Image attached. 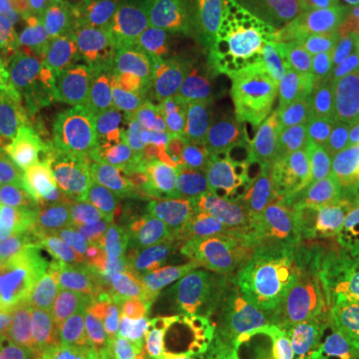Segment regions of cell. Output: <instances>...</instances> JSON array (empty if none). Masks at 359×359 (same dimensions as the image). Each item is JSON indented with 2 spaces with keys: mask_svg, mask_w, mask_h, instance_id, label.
<instances>
[{
  "mask_svg": "<svg viewBox=\"0 0 359 359\" xmlns=\"http://www.w3.org/2000/svg\"><path fill=\"white\" fill-rule=\"evenodd\" d=\"M28 176L50 196L60 226L112 202V148L70 110L34 102L18 128Z\"/></svg>",
  "mask_w": 359,
  "mask_h": 359,
  "instance_id": "1",
  "label": "cell"
},
{
  "mask_svg": "<svg viewBox=\"0 0 359 359\" xmlns=\"http://www.w3.org/2000/svg\"><path fill=\"white\" fill-rule=\"evenodd\" d=\"M104 287L124 304L178 318L194 294L190 230L170 210L116 228L106 248Z\"/></svg>",
  "mask_w": 359,
  "mask_h": 359,
  "instance_id": "2",
  "label": "cell"
},
{
  "mask_svg": "<svg viewBox=\"0 0 359 359\" xmlns=\"http://www.w3.org/2000/svg\"><path fill=\"white\" fill-rule=\"evenodd\" d=\"M144 66L154 86L160 120L186 142L226 144L233 92L216 58L154 52Z\"/></svg>",
  "mask_w": 359,
  "mask_h": 359,
  "instance_id": "3",
  "label": "cell"
},
{
  "mask_svg": "<svg viewBox=\"0 0 359 359\" xmlns=\"http://www.w3.org/2000/svg\"><path fill=\"white\" fill-rule=\"evenodd\" d=\"M299 52L290 0H242L218 52L233 98L269 90Z\"/></svg>",
  "mask_w": 359,
  "mask_h": 359,
  "instance_id": "4",
  "label": "cell"
},
{
  "mask_svg": "<svg viewBox=\"0 0 359 359\" xmlns=\"http://www.w3.org/2000/svg\"><path fill=\"white\" fill-rule=\"evenodd\" d=\"M188 142L172 128H146L112 148V202L170 210Z\"/></svg>",
  "mask_w": 359,
  "mask_h": 359,
  "instance_id": "5",
  "label": "cell"
},
{
  "mask_svg": "<svg viewBox=\"0 0 359 359\" xmlns=\"http://www.w3.org/2000/svg\"><path fill=\"white\" fill-rule=\"evenodd\" d=\"M96 285L82 280L70 259L52 245L36 259L34 269L8 292L14 309L44 341L78 323V308L92 302Z\"/></svg>",
  "mask_w": 359,
  "mask_h": 359,
  "instance_id": "6",
  "label": "cell"
},
{
  "mask_svg": "<svg viewBox=\"0 0 359 359\" xmlns=\"http://www.w3.org/2000/svg\"><path fill=\"white\" fill-rule=\"evenodd\" d=\"M88 309L110 359H186L176 316L124 304L104 283L96 285Z\"/></svg>",
  "mask_w": 359,
  "mask_h": 359,
  "instance_id": "7",
  "label": "cell"
},
{
  "mask_svg": "<svg viewBox=\"0 0 359 359\" xmlns=\"http://www.w3.org/2000/svg\"><path fill=\"white\" fill-rule=\"evenodd\" d=\"M242 0H162L144 13L150 54L214 56Z\"/></svg>",
  "mask_w": 359,
  "mask_h": 359,
  "instance_id": "8",
  "label": "cell"
},
{
  "mask_svg": "<svg viewBox=\"0 0 359 359\" xmlns=\"http://www.w3.org/2000/svg\"><path fill=\"white\" fill-rule=\"evenodd\" d=\"M306 122L304 176L320 204L351 192L359 180V114L311 116Z\"/></svg>",
  "mask_w": 359,
  "mask_h": 359,
  "instance_id": "9",
  "label": "cell"
},
{
  "mask_svg": "<svg viewBox=\"0 0 359 359\" xmlns=\"http://www.w3.org/2000/svg\"><path fill=\"white\" fill-rule=\"evenodd\" d=\"M226 146H266L304 176L306 122L271 90L233 98Z\"/></svg>",
  "mask_w": 359,
  "mask_h": 359,
  "instance_id": "10",
  "label": "cell"
},
{
  "mask_svg": "<svg viewBox=\"0 0 359 359\" xmlns=\"http://www.w3.org/2000/svg\"><path fill=\"white\" fill-rule=\"evenodd\" d=\"M160 122L154 86L146 66L102 78L84 126L110 148Z\"/></svg>",
  "mask_w": 359,
  "mask_h": 359,
  "instance_id": "11",
  "label": "cell"
},
{
  "mask_svg": "<svg viewBox=\"0 0 359 359\" xmlns=\"http://www.w3.org/2000/svg\"><path fill=\"white\" fill-rule=\"evenodd\" d=\"M299 50L359 68V0H290Z\"/></svg>",
  "mask_w": 359,
  "mask_h": 359,
  "instance_id": "12",
  "label": "cell"
},
{
  "mask_svg": "<svg viewBox=\"0 0 359 359\" xmlns=\"http://www.w3.org/2000/svg\"><path fill=\"white\" fill-rule=\"evenodd\" d=\"M178 320L257 339L282 330L283 311L271 308L252 283L244 282L224 292L192 294L178 309Z\"/></svg>",
  "mask_w": 359,
  "mask_h": 359,
  "instance_id": "13",
  "label": "cell"
},
{
  "mask_svg": "<svg viewBox=\"0 0 359 359\" xmlns=\"http://www.w3.org/2000/svg\"><path fill=\"white\" fill-rule=\"evenodd\" d=\"M224 148V142H188L170 212L190 231L228 214L222 170Z\"/></svg>",
  "mask_w": 359,
  "mask_h": 359,
  "instance_id": "14",
  "label": "cell"
},
{
  "mask_svg": "<svg viewBox=\"0 0 359 359\" xmlns=\"http://www.w3.org/2000/svg\"><path fill=\"white\" fill-rule=\"evenodd\" d=\"M242 222L224 214L190 231L194 294L224 292L248 282L250 257L242 256Z\"/></svg>",
  "mask_w": 359,
  "mask_h": 359,
  "instance_id": "15",
  "label": "cell"
},
{
  "mask_svg": "<svg viewBox=\"0 0 359 359\" xmlns=\"http://www.w3.org/2000/svg\"><path fill=\"white\" fill-rule=\"evenodd\" d=\"M92 65L102 78L144 66L150 56V36L144 11L134 6H102L84 30Z\"/></svg>",
  "mask_w": 359,
  "mask_h": 359,
  "instance_id": "16",
  "label": "cell"
},
{
  "mask_svg": "<svg viewBox=\"0 0 359 359\" xmlns=\"http://www.w3.org/2000/svg\"><path fill=\"white\" fill-rule=\"evenodd\" d=\"M54 245L42 198L0 192V273L22 278L34 269L44 250Z\"/></svg>",
  "mask_w": 359,
  "mask_h": 359,
  "instance_id": "17",
  "label": "cell"
},
{
  "mask_svg": "<svg viewBox=\"0 0 359 359\" xmlns=\"http://www.w3.org/2000/svg\"><path fill=\"white\" fill-rule=\"evenodd\" d=\"M54 52L39 70V90L65 100L82 120L86 118L102 76L92 65L84 36L54 28L48 34Z\"/></svg>",
  "mask_w": 359,
  "mask_h": 359,
  "instance_id": "18",
  "label": "cell"
},
{
  "mask_svg": "<svg viewBox=\"0 0 359 359\" xmlns=\"http://www.w3.org/2000/svg\"><path fill=\"white\" fill-rule=\"evenodd\" d=\"M339 72L327 58L297 52L273 78L269 90L302 118L332 116L339 108Z\"/></svg>",
  "mask_w": 359,
  "mask_h": 359,
  "instance_id": "19",
  "label": "cell"
},
{
  "mask_svg": "<svg viewBox=\"0 0 359 359\" xmlns=\"http://www.w3.org/2000/svg\"><path fill=\"white\" fill-rule=\"evenodd\" d=\"M224 170V194H226V212L231 218L250 226L252 238H262L280 216L285 205L292 202V190L282 186H264L242 178L222 156Z\"/></svg>",
  "mask_w": 359,
  "mask_h": 359,
  "instance_id": "20",
  "label": "cell"
},
{
  "mask_svg": "<svg viewBox=\"0 0 359 359\" xmlns=\"http://www.w3.org/2000/svg\"><path fill=\"white\" fill-rule=\"evenodd\" d=\"M282 252L292 259H304L313 264H335L330 238L321 226L318 210L292 200L271 222L266 231ZM264 238V236H262Z\"/></svg>",
  "mask_w": 359,
  "mask_h": 359,
  "instance_id": "21",
  "label": "cell"
},
{
  "mask_svg": "<svg viewBox=\"0 0 359 359\" xmlns=\"http://www.w3.org/2000/svg\"><path fill=\"white\" fill-rule=\"evenodd\" d=\"M321 226L341 273H359V194H337L318 205Z\"/></svg>",
  "mask_w": 359,
  "mask_h": 359,
  "instance_id": "22",
  "label": "cell"
},
{
  "mask_svg": "<svg viewBox=\"0 0 359 359\" xmlns=\"http://www.w3.org/2000/svg\"><path fill=\"white\" fill-rule=\"evenodd\" d=\"M26 48L11 30H0V98L30 108L39 94V78Z\"/></svg>",
  "mask_w": 359,
  "mask_h": 359,
  "instance_id": "23",
  "label": "cell"
},
{
  "mask_svg": "<svg viewBox=\"0 0 359 359\" xmlns=\"http://www.w3.org/2000/svg\"><path fill=\"white\" fill-rule=\"evenodd\" d=\"M224 158L242 178L264 186H282L292 190L295 182L302 178L282 156L266 146H226Z\"/></svg>",
  "mask_w": 359,
  "mask_h": 359,
  "instance_id": "24",
  "label": "cell"
},
{
  "mask_svg": "<svg viewBox=\"0 0 359 359\" xmlns=\"http://www.w3.org/2000/svg\"><path fill=\"white\" fill-rule=\"evenodd\" d=\"M186 359H256L245 337L210 325H186L180 330Z\"/></svg>",
  "mask_w": 359,
  "mask_h": 359,
  "instance_id": "25",
  "label": "cell"
},
{
  "mask_svg": "<svg viewBox=\"0 0 359 359\" xmlns=\"http://www.w3.org/2000/svg\"><path fill=\"white\" fill-rule=\"evenodd\" d=\"M256 242V257L250 259L248 282L256 287L259 295L268 302L271 308L283 311L285 299L290 295V287L285 285L282 278V268L287 256L283 254L282 248L268 236L257 238Z\"/></svg>",
  "mask_w": 359,
  "mask_h": 359,
  "instance_id": "26",
  "label": "cell"
},
{
  "mask_svg": "<svg viewBox=\"0 0 359 359\" xmlns=\"http://www.w3.org/2000/svg\"><path fill=\"white\" fill-rule=\"evenodd\" d=\"M295 347L297 359H353V335L335 332L320 321L283 327Z\"/></svg>",
  "mask_w": 359,
  "mask_h": 359,
  "instance_id": "27",
  "label": "cell"
},
{
  "mask_svg": "<svg viewBox=\"0 0 359 359\" xmlns=\"http://www.w3.org/2000/svg\"><path fill=\"white\" fill-rule=\"evenodd\" d=\"M0 359H46V341L30 330L0 292Z\"/></svg>",
  "mask_w": 359,
  "mask_h": 359,
  "instance_id": "28",
  "label": "cell"
},
{
  "mask_svg": "<svg viewBox=\"0 0 359 359\" xmlns=\"http://www.w3.org/2000/svg\"><path fill=\"white\" fill-rule=\"evenodd\" d=\"M46 359H110L98 330L86 321L46 341Z\"/></svg>",
  "mask_w": 359,
  "mask_h": 359,
  "instance_id": "29",
  "label": "cell"
},
{
  "mask_svg": "<svg viewBox=\"0 0 359 359\" xmlns=\"http://www.w3.org/2000/svg\"><path fill=\"white\" fill-rule=\"evenodd\" d=\"M0 192H22L42 198L39 184L28 176L22 166L18 142L0 114Z\"/></svg>",
  "mask_w": 359,
  "mask_h": 359,
  "instance_id": "30",
  "label": "cell"
},
{
  "mask_svg": "<svg viewBox=\"0 0 359 359\" xmlns=\"http://www.w3.org/2000/svg\"><path fill=\"white\" fill-rule=\"evenodd\" d=\"M282 278L290 290L308 287L318 294H323V292H334L341 278V271L335 264H313V262L287 257L282 268Z\"/></svg>",
  "mask_w": 359,
  "mask_h": 359,
  "instance_id": "31",
  "label": "cell"
},
{
  "mask_svg": "<svg viewBox=\"0 0 359 359\" xmlns=\"http://www.w3.org/2000/svg\"><path fill=\"white\" fill-rule=\"evenodd\" d=\"M332 302L347 325L359 334V273H341L332 294Z\"/></svg>",
  "mask_w": 359,
  "mask_h": 359,
  "instance_id": "32",
  "label": "cell"
},
{
  "mask_svg": "<svg viewBox=\"0 0 359 359\" xmlns=\"http://www.w3.org/2000/svg\"><path fill=\"white\" fill-rule=\"evenodd\" d=\"M98 11V0H56V28L84 34L92 16Z\"/></svg>",
  "mask_w": 359,
  "mask_h": 359,
  "instance_id": "33",
  "label": "cell"
},
{
  "mask_svg": "<svg viewBox=\"0 0 359 359\" xmlns=\"http://www.w3.org/2000/svg\"><path fill=\"white\" fill-rule=\"evenodd\" d=\"M26 18L25 0H0V30H11Z\"/></svg>",
  "mask_w": 359,
  "mask_h": 359,
  "instance_id": "34",
  "label": "cell"
},
{
  "mask_svg": "<svg viewBox=\"0 0 359 359\" xmlns=\"http://www.w3.org/2000/svg\"><path fill=\"white\" fill-rule=\"evenodd\" d=\"M162 0H98V8L102 6H134L140 11H152Z\"/></svg>",
  "mask_w": 359,
  "mask_h": 359,
  "instance_id": "35",
  "label": "cell"
},
{
  "mask_svg": "<svg viewBox=\"0 0 359 359\" xmlns=\"http://www.w3.org/2000/svg\"><path fill=\"white\" fill-rule=\"evenodd\" d=\"M353 359H359V334L353 335Z\"/></svg>",
  "mask_w": 359,
  "mask_h": 359,
  "instance_id": "36",
  "label": "cell"
},
{
  "mask_svg": "<svg viewBox=\"0 0 359 359\" xmlns=\"http://www.w3.org/2000/svg\"><path fill=\"white\" fill-rule=\"evenodd\" d=\"M353 190H355V192L359 194V180H358V184H355V188H353Z\"/></svg>",
  "mask_w": 359,
  "mask_h": 359,
  "instance_id": "37",
  "label": "cell"
}]
</instances>
